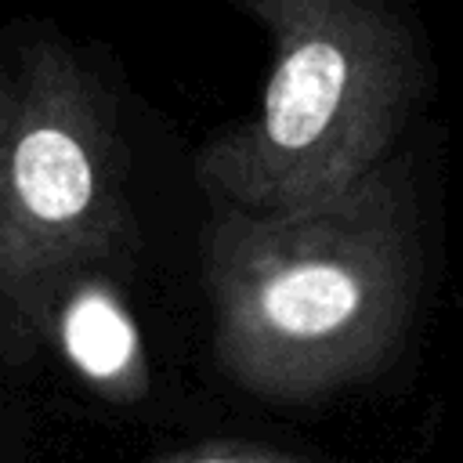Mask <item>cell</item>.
I'll return each instance as SVG.
<instances>
[{"label":"cell","instance_id":"cell-3","mask_svg":"<svg viewBox=\"0 0 463 463\" xmlns=\"http://www.w3.org/2000/svg\"><path fill=\"white\" fill-rule=\"evenodd\" d=\"M130 217L87 127L22 119L0 148V326L40 333L51 297L109 264Z\"/></svg>","mask_w":463,"mask_h":463},{"label":"cell","instance_id":"cell-1","mask_svg":"<svg viewBox=\"0 0 463 463\" xmlns=\"http://www.w3.org/2000/svg\"><path fill=\"white\" fill-rule=\"evenodd\" d=\"M221 373L253 398L307 405L383 376L427 289L416 181L380 163L297 210L221 206L203 239Z\"/></svg>","mask_w":463,"mask_h":463},{"label":"cell","instance_id":"cell-4","mask_svg":"<svg viewBox=\"0 0 463 463\" xmlns=\"http://www.w3.org/2000/svg\"><path fill=\"white\" fill-rule=\"evenodd\" d=\"M40 329L58 340L65 362L109 402L130 405L148 391L141 333L116 286L94 271L72 275L47 304Z\"/></svg>","mask_w":463,"mask_h":463},{"label":"cell","instance_id":"cell-2","mask_svg":"<svg viewBox=\"0 0 463 463\" xmlns=\"http://www.w3.org/2000/svg\"><path fill=\"white\" fill-rule=\"evenodd\" d=\"M412 69L380 33H311L297 40L264 94L250 145L221 152L206 181L221 206L297 210L344 192L383 163Z\"/></svg>","mask_w":463,"mask_h":463},{"label":"cell","instance_id":"cell-5","mask_svg":"<svg viewBox=\"0 0 463 463\" xmlns=\"http://www.w3.org/2000/svg\"><path fill=\"white\" fill-rule=\"evenodd\" d=\"M152 463H318V459L279 452L268 445H250V441H199V445L166 452Z\"/></svg>","mask_w":463,"mask_h":463}]
</instances>
